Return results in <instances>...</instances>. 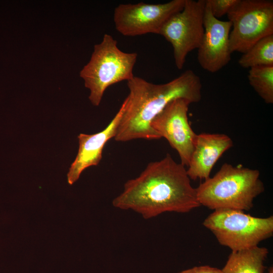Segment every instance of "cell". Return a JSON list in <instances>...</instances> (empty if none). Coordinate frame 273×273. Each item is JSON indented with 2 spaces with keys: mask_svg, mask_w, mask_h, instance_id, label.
Instances as JSON below:
<instances>
[{
  "mask_svg": "<svg viewBox=\"0 0 273 273\" xmlns=\"http://www.w3.org/2000/svg\"><path fill=\"white\" fill-rule=\"evenodd\" d=\"M233 145L231 138L223 133L197 134L194 149L187 166L190 179H207L221 155Z\"/></svg>",
  "mask_w": 273,
  "mask_h": 273,
  "instance_id": "12",
  "label": "cell"
},
{
  "mask_svg": "<svg viewBox=\"0 0 273 273\" xmlns=\"http://www.w3.org/2000/svg\"><path fill=\"white\" fill-rule=\"evenodd\" d=\"M232 27L231 53L246 52L258 40L273 34V2L268 0H238L227 14Z\"/></svg>",
  "mask_w": 273,
  "mask_h": 273,
  "instance_id": "6",
  "label": "cell"
},
{
  "mask_svg": "<svg viewBox=\"0 0 273 273\" xmlns=\"http://www.w3.org/2000/svg\"><path fill=\"white\" fill-rule=\"evenodd\" d=\"M222 246L237 251L258 246L272 237L273 217H257L235 209L214 210L204 220Z\"/></svg>",
  "mask_w": 273,
  "mask_h": 273,
  "instance_id": "5",
  "label": "cell"
},
{
  "mask_svg": "<svg viewBox=\"0 0 273 273\" xmlns=\"http://www.w3.org/2000/svg\"><path fill=\"white\" fill-rule=\"evenodd\" d=\"M268 273H273V267L272 266L269 268Z\"/></svg>",
  "mask_w": 273,
  "mask_h": 273,
  "instance_id": "18",
  "label": "cell"
},
{
  "mask_svg": "<svg viewBox=\"0 0 273 273\" xmlns=\"http://www.w3.org/2000/svg\"><path fill=\"white\" fill-rule=\"evenodd\" d=\"M186 0H172L164 4H120L114 9V22L117 31L126 36L147 33L159 34L165 22L181 11Z\"/></svg>",
  "mask_w": 273,
  "mask_h": 273,
  "instance_id": "8",
  "label": "cell"
},
{
  "mask_svg": "<svg viewBox=\"0 0 273 273\" xmlns=\"http://www.w3.org/2000/svg\"><path fill=\"white\" fill-rule=\"evenodd\" d=\"M124 107L125 102L123 101L116 115L102 131L92 134L80 133L78 135V152L67 175L69 185L75 183L86 168L97 166L100 162L105 145L116 134Z\"/></svg>",
  "mask_w": 273,
  "mask_h": 273,
  "instance_id": "11",
  "label": "cell"
},
{
  "mask_svg": "<svg viewBox=\"0 0 273 273\" xmlns=\"http://www.w3.org/2000/svg\"><path fill=\"white\" fill-rule=\"evenodd\" d=\"M205 0H186L183 10L170 17L159 34L171 43L176 67L181 69L188 54L198 49L204 33Z\"/></svg>",
  "mask_w": 273,
  "mask_h": 273,
  "instance_id": "7",
  "label": "cell"
},
{
  "mask_svg": "<svg viewBox=\"0 0 273 273\" xmlns=\"http://www.w3.org/2000/svg\"><path fill=\"white\" fill-rule=\"evenodd\" d=\"M177 273H222L221 269L208 265L195 266Z\"/></svg>",
  "mask_w": 273,
  "mask_h": 273,
  "instance_id": "17",
  "label": "cell"
},
{
  "mask_svg": "<svg viewBox=\"0 0 273 273\" xmlns=\"http://www.w3.org/2000/svg\"><path fill=\"white\" fill-rule=\"evenodd\" d=\"M244 68L257 66H273V34L258 40L238 61Z\"/></svg>",
  "mask_w": 273,
  "mask_h": 273,
  "instance_id": "14",
  "label": "cell"
},
{
  "mask_svg": "<svg viewBox=\"0 0 273 273\" xmlns=\"http://www.w3.org/2000/svg\"><path fill=\"white\" fill-rule=\"evenodd\" d=\"M248 78L250 85L265 103H273V66L250 68Z\"/></svg>",
  "mask_w": 273,
  "mask_h": 273,
  "instance_id": "15",
  "label": "cell"
},
{
  "mask_svg": "<svg viewBox=\"0 0 273 273\" xmlns=\"http://www.w3.org/2000/svg\"><path fill=\"white\" fill-rule=\"evenodd\" d=\"M127 85L129 94L124 100V109L114 138L117 142L160 139L151 123L170 102L183 98L194 103L202 98L200 78L190 69L165 83L154 84L134 76Z\"/></svg>",
  "mask_w": 273,
  "mask_h": 273,
  "instance_id": "2",
  "label": "cell"
},
{
  "mask_svg": "<svg viewBox=\"0 0 273 273\" xmlns=\"http://www.w3.org/2000/svg\"><path fill=\"white\" fill-rule=\"evenodd\" d=\"M138 58L136 53L123 52L113 37L105 34L102 40L95 45L89 62L79 73L85 87L90 91L89 100L98 106L106 90L122 81H128L134 76L133 70Z\"/></svg>",
  "mask_w": 273,
  "mask_h": 273,
  "instance_id": "4",
  "label": "cell"
},
{
  "mask_svg": "<svg viewBox=\"0 0 273 273\" xmlns=\"http://www.w3.org/2000/svg\"><path fill=\"white\" fill-rule=\"evenodd\" d=\"M196 189L200 205L209 209L249 210L264 191L257 169L224 163L212 177Z\"/></svg>",
  "mask_w": 273,
  "mask_h": 273,
  "instance_id": "3",
  "label": "cell"
},
{
  "mask_svg": "<svg viewBox=\"0 0 273 273\" xmlns=\"http://www.w3.org/2000/svg\"><path fill=\"white\" fill-rule=\"evenodd\" d=\"M112 205L132 210L145 219L164 212L187 213L201 206L186 166L169 154L149 163L139 176L128 180Z\"/></svg>",
  "mask_w": 273,
  "mask_h": 273,
  "instance_id": "1",
  "label": "cell"
},
{
  "mask_svg": "<svg viewBox=\"0 0 273 273\" xmlns=\"http://www.w3.org/2000/svg\"><path fill=\"white\" fill-rule=\"evenodd\" d=\"M238 0H206L214 17L218 18L227 15Z\"/></svg>",
  "mask_w": 273,
  "mask_h": 273,
  "instance_id": "16",
  "label": "cell"
},
{
  "mask_svg": "<svg viewBox=\"0 0 273 273\" xmlns=\"http://www.w3.org/2000/svg\"><path fill=\"white\" fill-rule=\"evenodd\" d=\"M268 250L258 246L232 251L222 273H264Z\"/></svg>",
  "mask_w": 273,
  "mask_h": 273,
  "instance_id": "13",
  "label": "cell"
},
{
  "mask_svg": "<svg viewBox=\"0 0 273 273\" xmlns=\"http://www.w3.org/2000/svg\"><path fill=\"white\" fill-rule=\"evenodd\" d=\"M191 104L183 98L170 102L152 120V128L168 142L179 155L180 163L188 166L197 134L189 123L188 112Z\"/></svg>",
  "mask_w": 273,
  "mask_h": 273,
  "instance_id": "9",
  "label": "cell"
},
{
  "mask_svg": "<svg viewBox=\"0 0 273 273\" xmlns=\"http://www.w3.org/2000/svg\"><path fill=\"white\" fill-rule=\"evenodd\" d=\"M204 27V33L198 49L197 60L203 69L215 73L231 60L230 34L232 24L229 20L221 21L214 17L206 3Z\"/></svg>",
  "mask_w": 273,
  "mask_h": 273,
  "instance_id": "10",
  "label": "cell"
}]
</instances>
